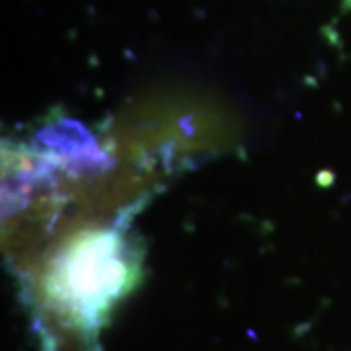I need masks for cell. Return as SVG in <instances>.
Masks as SVG:
<instances>
[]
</instances>
